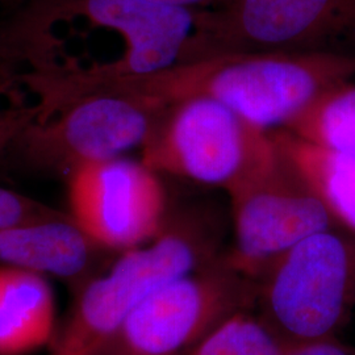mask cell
<instances>
[{"mask_svg":"<svg viewBox=\"0 0 355 355\" xmlns=\"http://www.w3.org/2000/svg\"><path fill=\"white\" fill-rule=\"evenodd\" d=\"M277 144L290 164L321 193L343 227L355 233V157L322 150L292 135Z\"/></svg>","mask_w":355,"mask_h":355,"instance_id":"cell-13","label":"cell"},{"mask_svg":"<svg viewBox=\"0 0 355 355\" xmlns=\"http://www.w3.org/2000/svg\"><path fill=\"white\" fill-rule=\"evenodd\" d=\"M288 343L254 309L227 318L186 355H284Z\"/></svg>","mask_w":355,"mask_h":355,"instance_id":"cell-15","label":"cell"},{"mask_svg":"<svg viewBox=\"0 0 355 355\" xmlns=\"http://www.w3.org/2000/svg\"><path fill=\"white\" fill-rule=\"evenodd\" d=\"M193 11H218L225 8L233 0H155Z\"/></svg>","mask_w":355,"mask_h":355,"instance_id":"cell-18","label":"cell"},{"mask_svg":"<svg viewBox=\"0 0 355 355\" xmlns=\"http://www.w3.org/2000/svg\"><path fill=\"white\" fill-rule=\"evenodd\" d=\"M284 355H355V346L340 336L324 337L303 343H288Z\"/></svg>","mask_w":355,"mask_h":355,"instance_id":"cell-17","label":"cell"},{"mask_svg":"<svg viewBox=\"0 0 355 355\" xmlns=\"http://www.w3.org/2000/svg\"><path fill=\"white\" fill-rule=\"evenodd\" d=\"M73 218L110 252L152 241L165 228V192L146 166L116 158L87 164L71 184Z\"/></svg>","mask_w":355,"mask_h":355,"instance_id":"cell-7","label":"cell"},{"mask_svg":"<svg viewBox=\"0 0 355 355\" xmlns=\"http://www.w3.org/2000/svg\"><path fill=\"white\" fill-rule=\"evenodd\" d=\"M105 252L73 217L58 214L0 229V265L60 280L73 295L111 265Z\"/></svg>","mask_w":355,"mask_h":355,"instance_id":"cell-10","label":"cell"},{"mask_svg":"<svg viewBox=\"0 0 355 355\" xmlns=\"http://www.w3.org/2000/svg\"><path fill=\"white\" fill-rule=\"evenodd\" d=\"M355 76V55L340 51H218L139 78L158 102L208 98L265 132L288 125L325 91Z\"/></svg>","mask_w":355,"mask_h":355,"instance_id":"cell-1","label":"cell"},{"mask_svg":"<svg viewBox=\"0 0 355 355\" xmlns=\"http://www.w3.org/2000/svg\"><path fill=\"white\" fill-rule=\"evenodd\" d=\"M76 8L127 41L124 73L146 78L174 67L199 32V12L155 0H76Z\"/></svg>","mask_w":355,"mask_h":355,"instance_id":"cell-9","label":"cell"},{"mask_svg":"<svg viewBox=\"0 0 355 355\" xmlns=\"http://www.w3.org/2000/svg\"><path fill=\"white\" fill-rule=\"evenodd\" d=\"M253 280L254 311L286 343L340 336L355 309V233L311 234Z\"/></svg>","mask_w":355,"mask_h":355,"instance_id":"cell-2","label":"cell"},{"mask_svg":"<svg viewBox=\"0 0 355 355\" xmlns=\"http://www.w3.org/2000/svg\"><path fill=\"white\" fill-rule=\"evenodd\" d=\"M49 279L0 265V355H26L51 347L57 334Z\"/></svg>","mask_w":355,"mask_h":355,"instance_id":"cell-11","label":"cell"},{"mask_svg":"<svg viewBox=\"0 0 355 355\" xmlns=\"http://www.w3.org/2000/svg\"><path fill=\"white\" fill-rule=\"evenodd\" d=\"M288 128L322 150L355 157V85L345 82L320 95Z\"/></svg>","mask_w":355,"mask_h":355,"instance_id":"cell-14","label":"cell"},{"mask_svg":"<svg viewBox=\"0 0 355 355\" xmlns=\"http://www.w3.org/2000/svg\"><path fill=\"white\" fill-rule=\"evenodd\" d=\"M221 254L193 224H166L162 232L128 249L74 293L48 355H95L128 315L150 293Z\"/></svg>","mask_w":355,"mask_h":355,"instance_id":"cell-3","label":"cell"},{"mask_svg":"<svg viewBox=\"0 0 355 355\" xmlns=\"http://www.w3.org/2000/svg\"><path fill=\"white\" fill-rule=\"evenodd\" d=\"M243 309H254V280L221 254L144 299L95 355H186Z\"/></svg>","mask_w":355,"mask_h":355,"instance_id":"cell-5","label":"cell"},{"mask_svg":"<svg viewBox=\"0 0 355 355\" xmlns=\"http://www.w3.org/2000/svg\"><path fill=\"white\" fill-rule=\"evenodd\" d=\"M177 105L166 133L167 167L198 183L227 189L268 141L214 99L192 98Z\"/></svg>","mask_w":355,"mask_h":355,"instance_id":"cell-8","label":"cell"},{"mask_svg":"<svg viewBox=\"0 0 355 355\" xmlns=\"http://www.w3.org/2000/svg\"><path fill=\"white\" fill-rule=\"evenodd\" d=\"M55 215L42 205L33 203L12 191L0 187V229L10 228L31 220Z\"/></svg>","mask_w":355,"mask_h":355,"instance_id":"cell-16","label":"cell"},{"mask_svg":"<svg viewBox=\"0 0 355 355\" xmlns=\"http://www.w3.org/2000/svg\"><path fill=\"white\" fill-rule=\"evenodd\" d=\"M150 121L139 104L125 98L101 96L82 103L64 123V140L86 164L120 158L149 136Z\"/></svg>","mask_w":355,"mask_h":355,"instance_id":"cell-12","label":"cell"},{"mask_svg":"<svg viewBox=\"0 0 355 355\" xmlns=\"http://www.w3.org/2000/svg\"><path fill=\"white\" fill-rule=\"evenodd\" d=\"M353 36L355 0H233L199 12L187 60L218 51H330V44Z\"/></svg>","mask_w":355,"mask_h":355,"instance_id":"cell-6","label":"cell"},{"mask_svg":"<svg viewBox=\"0 0 355 355\" xmlns=\"http://www.w3.org/2000/svg\"><path fill=\"white\" fill-rule=\"evenodd\" d=\"M227 190L233 209L234 246L225 258L252 279L305 237L343 227L275 141L267 142Z\"/></svg>","mask_w":355,"mask_h":355,"instance_id":"cell-4","label":"cell"}]
</instances>
